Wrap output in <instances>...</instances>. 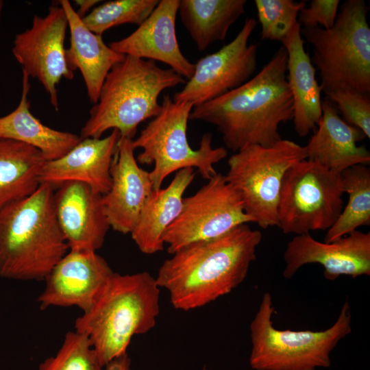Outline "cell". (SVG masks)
<instances>
[{"label":"cell","mask_w":370,"mask_h":370,"mask_svg":"<svg viewBox=\"0 0 370 370\" xmlns=\"http://www.w3.org/2000/svg\"><path fill=\"white\" fill-rule=\"evenodd\" d=\"M287 59L282 45L256 75L225 94L195 106L189 119L216 126L225 146L235 152L249 145H274L282 139L280 125L293 119Z\"/></svg>","instance_id":"obj_1"},{"label":"cell","mask_w":370,"mask_h":370,"mask_svg":"<svg viewBox=\"0 0 370 370\" xmlns=\"http://www.w3.org/2000/svg\"><path fill=\"white\" fill-rule=\"evenodd\" d=\"M262 237L245 223L220 237L188 245L164 260L157 284L168 291L175 308L203 307L245 280Z\"/></svg>","instance_id":"obj_2"},{"label":"cell","mask_w":370,"mask_h":370,"mask_svg":"<svg viewBox=\"0 0 370 370\" xmlns=\"http://www.w3.org/2000/svg\"><path fill=\"white\" fill-rule=\"evenodd\" d=\"M56 188L41 183L0 210V277L45 280L69 248L53 207Z\"/></svg>","instance_id":"obj_3"},{"label":"cell","mask_w":370,"mask_h":370,"mask_svg":"<svg viewBox=\"0 0 370 370\" xmlns=\"http://www.w3.org/2000/svg\"><path fill=\"white\" fill-rule=\"evenodd\" d=\"M160 288L147 271L113 273L101 295L75 323L86 335L104 367L126 353L132 338L153 328L160 312Z\"/></svg>","instance_id":"obj_4"},{"label":"cell","mask_w":370,"mask_h":370,"mask_svg":"<svg viewBox=\"0 0 370 370\" xmlns=\"http://www.w3.org/2000/svg\"><path fill=\"white\" fill-rule=\"evenodd\" d=\"M186 82L153 60L125 56L106 75L79 136L99 138L112 129L117 130L121 138L133 140L139 124L160 112L161 92Z\"/></svg>","instance_id":"obj_5"},{"label":"cell","mask_w":370,"mask_h":370,"mask_svg":"<svg viewBox=\"0 0 370 370\" xmlns=\"http://www.w3.org/2000/svg\"><path fill=\"white\" fill-rule=\"evenodd\" d=\"M369 10L364 0H347L331 28L301 29L312 47L310 59L319 71V86L327 96L340 90L370 95Z\"/></svg>","instance_id":"obj_6"},{"label":"cell","mask_w":370,"mask_h":370,"mask_svg":"<svg viewBox=\"0 0 370 370\" xmlns=\"http://www.w3.org/2000/svg\"><path fill=\"white\" fill-rule=\"evenodd\" d=\"M272 297L265 293L250 324L249 364L254 370H315L328 368L330 354L352 332L349 302L345 301L336 321L321 331L278 330L271 317Z\"/></svg>","instance_id":"obj_7"},{"label":"cell","mask_w":370,"mask_h":370,"mask_svg":"<svg viewBox=\"0 0 370 370\" xmlns=\"http://www.w3.org/2000/svg\"><path fill=\"white\" fill-rule=\"evenodd\" d=\"M159 114L132 140L134 149H142L136 158L141 164H153L149 172L153 190L161 188L167 176L186 168H197L201 176L209 180L216 175L214 166L227 157L223 147L212 146V135L204 134L197 149L191 148L187 138V125L194 108L189 102H176L165 95Z\"/></svg>","instance_id":"obj_8"},{"label":"cell","mask_w":370,"mask_h":370,"mask_svg":"<svg viewBox=\"0 0 370 370\" xmlns=\"http://www.w3.org/2000/svg\"><path fill=\"white\" fill-rule=\"evenodd\" d=\"M307 159L304 147L287 139L245 146L227 160L226 180L238 191L245 213L260 227L278 226V206L286 172Z\"/></svg>","instance_id":"obj_9"},{"label":"cell","mask_w":370,"mask_h":370,"mask_svg":"<svg viewBox=\"0 0 370 370\" xmlns=\"http://www.w3.org/2000/svg\"><path fill=\"white\" fill-rule=\"evenodd\" d=\"M341 174L301 160L288 169L280 188L278 227L295 235L328 230L343 209Z\"/></svg>","instance_id":"obj_10"},{"label":"cell","mask_w":370,"mask_h":370,"mask_svg":"<svg viewBox=\"0 0 370 370\" xmlns=\"http://www.w3.org/2000/svg\"><path fill=\"white\" fill-rule=\"evenodd\" d=\"M253 223L238 191L217 173L195 194L183 198L176 219L166 229L162 242L173 254L194 243L220 237L236 227Z\"/></svg>","instance_id":"obj_11"},{"label":"cell","mask_w":370,"mask_h":370,"mask_svg":"<svg viewBox=\"0 0 370 370\" xmlns=\"http://www.w3.org/2000/svg\"><path fill=\"white\" fill-rule=\"evenodd\" d=\"M257 21L247 18L240 32L219 50L200 58L191 77L173 96L176 102L194 107L241 86L251 78L257 67L258 45L249 44Z\"/></svg>","instance_id":"obj_12"},{"label":"cell","mask_w":370,"mask_h":370,"mask_svg":"<svg viewBox=\"0 0 370 370\" xmlns=\"http://www.w3.org/2000/svg\"><path fill=\"white\" fill-rule=\"evenodd\" d=\"M67 28L64 10L51 6L45 16L34 15L31 27L16 35L12 47L22 71L41 83L56 110L57 86L62 78L72 79L74 76L64 47Z\"/></svg>","instance_id":"obj_13"},{"label":"cell","mask_w":370,"mask_h":370,"mask_svg":"<svg viewBox=\"0 0 370 370\" xmlns=\"http://www.w3.org/2000/svg\"><path fill=\"white\" fill-rule=\"evenodd\" d=\"M113 273L96 251L69 249L45 279V287L38 298L40 309L77 306L86 312L97 301Z\"/></svg>","instance_id":"obj_14"},{"label":"cell","mask_w":370,"mask_h":370,"mask_svg":"<svg viewBox=\"0 0 370 370\" xmlns=\"http://www.w3.org/2000/svg\"><path fill=\"white\" fill-rule=\"evenodd\" d=\"M283 276L291 278L304 265L319 264L323 276L335 280L341 275H370V233L355 230L332 242H321L310 234L295 235L284 253Z\"/></svg>","instance_id":"obj_15"},{"label":"cell","mask_w":370,"mask_h":370,"mask_svg":"<svg viewBox=\"0 0 370 370\" xmlns=\"http://www.w3.org/2000/svg\"><path fill=\"white\" fill-rule=\"evenodd\" d=\"M53 207L69 249L96 251L102 247L110 226L101 194L82 182H64L54 191Z\"/></svg>","instance_id":"obj_16"},{"label":"cell","mask_w":370,"mask_h":370,"mask_svg":"<svg viewBox=\"0 0 370 370\" xmlns=\"http://www.w3.org/2000/svg\"><path fill=\"white\" fill-rule=\"evenodd\" d=\"M180 0H160L151 14L127 36L110 44L124 56L159 61L189 79L195 64L182 53L176 35L175 22Z\"/></svg>","instance_id":"obj_17"},{"label":"cell","mask_w":370,"mask_h":370,"mask_svg":"<svg viewBox=\"0 0 370 370\" xmlns=\"http://www.w3.org/2000/svg\"><path fill=\"white\" fill-rule=\"evenodd\" d=\"M132 140L120 138L110 167L111 187L102 195L110 227L123 234L133 230L153 192L149 172L139 166Z\"/></svg>","instance_id":"obj_18"},{"label":"cell","mask_w":370,"mask_h":370,"mask_svg":"<svg viewBox=\"0 0 370 370\" xmlns=\"http://www.w3.org/2000/svg\"><path fill=\"white\" fill-rule=\"evenodd\" d=\"M121 138L112 130L105 138H86L62 157L45 161L39 173L40 184L56 188L67 182H79L106 194L111 187L110 167Z\"/></svg>","instance_id":"obj_19"},{"label":"cell","mask_w":370,"mask_h":370,"mask_svg":"<svg viewBox=\"0 0 370 370\" xmlns=\"http://www.w3.org/2000/svg\"><path fill=\"white\" fill-rule=\"evenodd\" d=\"M317 125V130L304 146L308 160L337 174L353 166L369 163V150L358 145L365 138V134L341 118L328 99L322 101V115Z\"/></svg>","instance_id":"obj_20"},{"label":"cell","mask_w":370,"mask_h":370,"mask_svg":"<svg viewBox=\"0 0 370 370\" xmlns=\"http://www.w3.org/2000/svg\"><path fill=\"white\" fill-rule=\"evenodd\" d=\"M59 4L65 12L70 32L68 64L73 71H80L89 100L95 104L106 75L125 56L113 50L101 35L88 29L68 0H60Z\"/></svg>","instance_id":"obj_21"},{"label":"cell","mask_w":370,"mask_h":370,"mask_svg":"<svg viewBox=\"0 0 370 370\" xmlns=\"http://www.w3.org/2000/svg\"><path fill=\"white\" fill-rule=\"evenodd\" d=\"M299 23L282 43L288 59L286 79L293 101V123L295 132L304 137L314 128L322 115L321 87L316 69L304 48Z\"/></svg>","instance_id":"obj_22"},{"label":"cell","mask_w":370,"mask_h":370,"mask_svg":"<svg viewBox=\"0 0 370 370\" xmlns=\"http://www.w3.org/2000/svg\"><path fill=\"white\" fill-rule=\"evenodd\" d=\"M195 176L193 168L179 170L166 188L153 190L130 233L141 252L153 254L163 250L162 235L180 212L183 195Z\"/></svg>","instance_id":"obj_23"},{"label":"cell","mask_w":370,"mask_h":370,"mask_svg":"<svg viewBox=\"0 0 370 370\" xmlns=\"http://www.w3.org/2000/svg\"><path fill=\"white\" fill-rule=\"evenodd\" d=\"M22 71L20 102L15 110L0 117V138L14 140L34 147L42 153L47 161L58 159L82 138L75 134L51 128L32 114L27 99L29 76Z\"/></svg>","instance_id":"obj_24"},{"label":"cell","mask_w":370,"mask_h":370,"mask_svg":"<svg viewBox=\"0 0 370 370\" xmlns=\"http://www.w3.org/2000/svg\"><path fill=\"white\" fill-rule=\"evenodd\" d=\"M246 0H180L181 21L199 51L223 41L245 12Z\"/></svg>","instance_id":"obj_25"},{"label":"cell","mask_w":370,"mask_h":370,"mask_svg":"<svg viewBox=\"0 0 370 370\" xmlns=\"http://www.w3.org/2000/svg\"><path fill=\"white\" fill-rule=\"evenodd\" d=\"M46 161L37 149L0 138V210L34 193L39 173Z\"/></svg>","instance_id":"obj_26"},{"label":"cell","mask_w":370,"mask_h":370,"mask_svg":"<svg viewBox=\"0 0 370 370\" xmlns=\"http://www.w3.org/2000/svg\"><path fill=\"white\" fill-rule=\"evenodd\" d=\"M348 201L341 214L328 230L324 242L336 241L363 225L370 224V170L367 165H355L341 173Z\"/></svg>","instance_id":"obj_27"},{"label":"cell","mask_w":370,"mask_h":370,"mask_svg":"<svg viewBox=\"0 0 370 370\" xmlns=\"http://www.w3.org/2000/svg\"><path fill=\"white\" fill-rule=\"evenodd\" d=\"M159 0H114L94 8L82 18L93 33L102 35L112 27L125 23L139 26L153 12Z\"/></svg>","instance_id":"obj_28"},{"label":"cell","mask_w":370,"mask_h":370,"mask_svg":"<svg viewBox=\"0 0 370 370\" xmlns=\"http://www.w3.org/2000/svg\"><path fill=\"white\" fill-rule=\"evenodd\" d=\"M257 16L261 25V38L282 43L299 24V12L306 6L304 1L255 0Z\"/></svg>","instance_id":"obj_29"},{"label":"cell","mask_w":370,"mask_h":370,"mask_svg":"<svg viewBox=\"0 0 370 370\" xmlns=\"http://www.w3.org/2000/svg\"><path fill=\"white\" fill-rule=\"evenodd\" d=\"M39 370H103L88 336L77 331L65 335L62 346L39 365Z\"/></svg>","instance_id":"obj_30"},{"label":"cell","mask_w":370,"mask_h":370,"mask_svg":"<svg viewBox=\"0 0 370 370\" xmlns=\"http://www.w3.org/2000/svg\"><path fill=\"white\" fill-rule=\"evenodd\" d=\"M343 119L370 138V97L356 91L340 90L328 95Z\"/></svg>","instance_id":"obj_31"},{"label":"cell","mask_w":370,"mask_h":370,"mask_svg":"<svg viewBox=\"0 0 370 370\" xmlns=\"http://www.w3.org/2000/svg\"><path fill=\"white\" fill-rule=\"evenodd\" d=\"M339 0H312L298 14V23L304 27L331 28L336 21Z\"/></svg>","instance_id":"obj_32"},{"label":"cell","mask_w":370,"mask_h":370,"mask_svg":"<svg viewBox=\"0 0 370 370\" xmlns=\"http://www.w3.org/2000/svg\"><path fill=\"white\" fill-rule=\"evenodd\" d=\"M103 370H131L130 360L127 353L110 362Z\"/></svg>","instance_id":"obj_33"},{"label":"cell","mask_w":370,"mask_h":370,"mask_svg":"<svg viewBox=\"0 0 370 370\" xmlns=\"http://www.w3.org/2000/svg\"><path fill=\"white\" fill-rule=\"evenodd\" d=\"M78 5L79 9L76 12L82 18L85 16L86 13L96 4L100 3L98 0H77L75 1Z\"/></svg>","instance_id":"obj_34"},{"label":"cell","mask_w":370,"mask_h":370,"mask_svg":"<svg viewBox=\"0 0 370 370\" xmlns=\"http://www.w3.org/2000/svg\"><path fill=\"white\" fill-rule=\"evenodd\" d=\"M3 7V1L0 0V16H1V12Z\"/></svg>","instance_id":"obj_35"},{"label":"cell","mask_w":370,"mask_h":370,"mask_svg":"<svg viewBox=\"0 0 370 370\" xmlns=\"http://www.w3.org/2000/svg\"><path fill=\"white\" fill-rule=\"evenodd\" d=\"M202 370H206V369H205V368H204V369H203Z\"/></svg>","instance_id":"obj_36"}]
</instances>
